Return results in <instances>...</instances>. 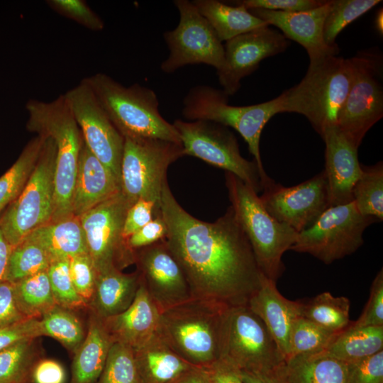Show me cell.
<instances>
[{"label": "cell", "instance_id": "1", "mask_svg": "<svg viewBox=\"0 0 383 383\" xmlns=\"http://www.w3.org/2000/svg\"><path fill=\"white\" fill-rule=\"evenodd\" d=\"M160 210L167 229L165 241L192 298L229 307L248 304L262 274L231 206L214 222L201 221L178 203L166 180Z\"/></svg>", "mask_w": 383, "mask_h": 383}, {"label": "cell", "instance_id": "2", "mask_svg": "<svg viewBox=\"0 0 383 383\" xmlns=\"http://www.w3.org/2000/svg\"><path fill=\"white\" fill-rule=\"evenodd\" d=\"M229 308L192 298L161 312L156 333L184 360L207 367L222 357Z\"/></svg>", "mask_w": 383, "mask_h": 383}, {"label": "cell", "instance_id": "3", "mask_svg": "<svg viewBox=\"0 0 383 383\" xmlns=\"http://www.w3.org/2000/svg\"><path fill=\"white\" fill-rule=\"evenodd\" d=\"M353 77V57L330 55L310 61L301 82L277 96L280 113L303 115L321 135L326 128L336 125Z\"/></svg>", "mask_w": 383, "mask_h": 383}, {"label": "cell", "instance_id": "4", "mask_svg": "<svg viewBox=\"0 0 383 383\" xmlns=\"http://www.w3.org/2000/svg\"><path fill=\"white\" fill-rule=\"evenodd\" d=\"M26 128L50 137L56 148L54 174V211L51 221L67 218L72 202L79 155L84 143L81 131L63 96L49 101L30 99L26 104Z\"/></svg>", "mask_w": 383, "mask_h": 383}, {"label": "cell", "instance_id": "5", "mask_svg": "<svg viewBox=\"0 0 383 383\" xmlns=\"http://www.w3.org/2000/svg\"><path fill=\"white\" fill-rule=\"evenodd\" d=\"M84 80L124 138H157L181 144L173 124L160 114L152 89L139 84L125 87L104 73Z\"/></svg>", "mask_w": 383, "mask_h": 383}, {"label": "cell", "instance_id": "6", "mask_svg": "<svg viewBox=\"0 0 383 383\" xmlns=\"http://www.w3.org/2000/svg\"><path fill=\"white\" fill-rule=\"evenodd\" d=\"M231 206L245 233L263 275L277 282L284 270L282 258L298 233L272 217L257 194L234 174L226 172Z\"/></svg>", "mask_w": 383, "mask_h": 383}, {"label": "cell", "instance_id": "7", "mask_svg": "<svg viewBox=\"0 0 383 383\" xmlns=\"http://www.w3.org/2000/svg\"><path fill=\"white\" fill-rule=\"evenodd\" d=\"M228 96L211 86L190 89L183 100L182 115L189 121L215 122L238 131L248 144L260 173L262 189L273 181L266 173L260 155V140L265 126L280 113L278 97L248 106L228 104Z\"/></svg>", "mask_w": 383, "mask_h": 383}, {"label": "cell", "instance_id": "8", "mask_svg": "<svg viewBox=\"0 0 383 383\" xmlns=\"http://www.w3.org/2000/svg\"><path fill=\"white\" fill-rule=\"evenodd\" d=\"M44 137L38 161L23 189L0 216V229L12 248L52 218L56 148L52 138Z\"/></svg>", "mask_w": 383, "mask_h": 383}, {"label": "cell", "instance_id": "9", "mask_svg": "<svg viewBox=\"0 0 383 383\" xmlns=\"http://www.w3.org/2000/svg\"><path fill=\"white\" fill-rule=\"evenodd\" d=\"M124 139L121 192L133 204L143 199L160 205L169 166L184 156L182 144L157 138Z\"/></svg>", "mask_w": 383, "mask_h": 383}, {"label": "cell", "instance_id": "10", "mask_svg": "<svg viewBox=\"0 0 383 383\" xmlns=\"http://www.w3.org/2000/svg\"><path fill=\"white\" fill-rule=\"evenodd\" d=\"M377 221L362 215L353 201L330 206L312 226L298 233L290 250L310 254L329 265L357 250L364 243L365 230Z\"/></svg>", "mask_w": 383, "mask_h": 383}, {"label": "cell", "instance_id": "11", "mask_svg": "<svg viewBox=\"0 0 383 383\" xmlns=\"http://www.w3.org/2000/svg\"><path fill=\"white\" fill-rule=\"evenodd\" d=\"M172 124L179 135L184 155L199 158L234 174L257 194L262 191L256 162L241 155L238 140L228 127L204 120L177 119Z\"/></svg>", "mask_w": 383, "mask_h": 383}, {"label": "cell", "instance_id": "12", "mask_svg": "<svg viewBox=\"0 0 383 383\" xmlns=\"http://www.w3.org/2000/svg\"><path fill=\"white\" fill-rule=\"evenodd\" d=\"M132 204L120 192L79 217L96 274L122 271L135 263V252L123 236L126 215Z\"/></svg>", "mask_w": 383, "mask_h": 383}, {"label": "cell", "instance_id": "13", "mask_svg": "<svg viewBox=\"0 0 383 383\" xmlns=\"http://www.w3.org/2000/svg\"><path fill=\"white\" fill-rule=\"evenodd\" d=\"M179 21L177 27L164 33L170 54L160 65L165 73H172L188 65L206 64L218 70L224 60V47L206 19L192 1H174Z\"/></svg>", "mask_w": 383, "mask_h": 383}, {"label": "cell", "instance_id": "14", "mask_svg": "<svg viewBox=\"0 0 383 383\" xmlns=\"http://www.w3.org/2000/svg\"><path fill=\"white\" fill-rule=\"evenodd\" d=\"M353 58L354 77L338 113L336 126L358 147L367 132L383 116L382 59L374 52Z\"/></svg>", "mask_w": 383, "mask_h": 383}, {"label": "cell", "instance_id": "15", "mask_svg": "<svg viewBox=\"0 0 383 383\" xmlns=\"http://www.w3.org/2000/svg\"><path fill=\"white\" fill-rule=\"evenodd\" d=\"M222 356L245 371L271 369L286 362L267 328L248 304L228 309Z\"/></svg>", "mask_w": 383, "mask_h": 383}, {"label": "cell", "instance_id": "16", "mask_svg": "<svg viewBox=\"0 0 383 383\" xmlns=\"http://www.w3.org/2000/svg\"><path fill=\"white\" fill-rule=\"evenodd\" d=\"M63 96L81 131L84 143L121 184L124 137L111 122L84 79Z\"/></svg>", "mask_w": 383, "mask_h": 383}, {"label": "cell", "instance_id": "17", "mask_svg": "<svg viewBox=\"0 0 383 383\" xmlns=\"http://www.w3.org/2000/svg\"><path fill=\"white\" fill-rule=\"evenodd\" d=\"M262 192L259 197L266 211L298 233L312 226L329 207L323 171L289 187L273 181L265 186Z\"/></svg>", "mask_w": 383, "mask_h": 383}, {"label": "cell", "instance_id": "18", "mask_svg": "<svg viewBox=\"0 0 383 383\" xmlns=\"http://www.w3.org/2000/svg\"><path fill=\"white\" fill-rule=\"evenodd\" d=\"M289 45L288 39L270 26L226 41L223 63L216 70L222 90L228 96L235 94L241 79L255 72L261 61L284 52Z\"/></svg>", "mask_w": 383, "mask_h": 383}, {"label": "cell", "instance_id": "19", "mask_svg": "<svg viewBox=\"0 0 383 383\" xmlns=\"http://www.w3.org/2000/svg\"><path fill=\"white\" fill-rule=\"evenodd\" d=\"M135 263L142 283L161 312L192 298L184 272L165 239L135 250Z\"/></svg>", "mask_w": 383, "mask_h": 383}, {"label": "cell", "instance_id": "20", "mask_svg": "<svg viewBox=\"0 0 383 383\" xmlns=\"http://www.w3.org/2000/svg\"><path fill=\"white\" fill-rule=\"evenodd\" d=\"M321 136L326 145L323 172L329 207L348 204L353 201V189L362 172L359 147L336 125L326 128Z\"/></svg>", "mask_w": 383, "mask_h": 383}, {"label": "cell", "instance_id": "21", "mask_svg": "<svg viewBox=\"0 0 383 383\" xmlns=\"http://www.w3.org/2000/svg\"><path fill=\"white\" fill-rule=\"evenodd\" d=\"M331 0L320 6L304 11L284 12L266 9H250L252 14L279 28L287 39L294 40L307 52L310 61L326 55H337L339 48L328 46L323 29Z\"/></svg>", "mask_w": 383, "mask_h": 383}, {"label": "cell", "instance_id": "22", "mask_svg": "<svg viewBox=\"0 0 383 383\" xmlns=\"http://www.w3.org/2000/svg\"><path fill=\"white\" fill-rule=\"evenodd\" d=\"M249 308L263 321L285 361L290 357V334L293 323L302 316L303 301L283 296L276 282L262 274L257 292L248 302Z\"/></svg>", "mask_w": 383, "mask_h": 383}, {"label": "cell", "instance_id": "23", "mask_svg": "<svg viewBox=\"0 0 383 383\" xmlns=\"http://www.w3.org/2000/svg\"><path fill=\"white\" fill-rule=\"evenodd\" d=\"M161 311L140 280L135 297L121 313L102 318L114 343L135 349L156 333Z\"/></svg>", "mask_w": 383, "mask_h": 383}, {"label": "cell", "instance_id": "24", "mask_svg": "<svg viewBox=\"0 0 383 383\" xmlns=\"http://www.w3.org/2000/svg\"><path fill=\"white\" fill-rule=\"evenodd\" d=\"M120 192L121 184L114 175L83 143L72 202V214L79 217Z\"/></svg>", "mask_w": 383, "mask_h": 383}, {"label": "cell", "instance_id": "25", "mask_svg": "<svg viewBox=\"0 0 383 383\" xmlns=\"http://www.w3.org/2000/svg\"><path fill=\"white\" fill-rule=\"evenodd\" d=\"M113 343L102 318L89 311L86 336L73 355L69 383H96Z\"/></svg>", "mask_w": 383, "mask_h": 383}, {"label": "cell", "instance_id": "26", "mask_svg": "<svg viewBox=\"0 0 383 383\" xmlns=\"http://www.w3.org/2000/svg\"><path fill=\"white\" fill-rule=\"evenodd\" d=\"M133 352L139 383H171L194 365L176 353L157 333Z\"/></svg>", "mask_w": 383, "mask_h": 383}, {"label": "cell", "instance_id": "27", "mask_svg": "<svg viewBox=\"0 0 383 383\" xmlns=\"http://www.w3.org/2000/svg\"><path fill=\"white\" fill-rule=\"evenodd\" d=\"M140 284L138 271L126 274L111 270L96 274L95 290L88 310L101 318L122 313L133 301Z\"/></svg>", "mask_w": 383, "mask_h": 383}, {"label": "cell", "instance_id": "28", "mask_svg": "<svg viewBox=\"0 0 383 383\" xmlns=\"http://www.w3.org/2000/svg\"><path fill=\"white\" fill-rule=\"evenodd\" d=\"M27 237L45 250L51 262L60 259L70 260L76 255L88 253L79 218L74 215L50 221Z\"/></svg>", "mask_w": 383, "mask_h": 383}, {"label": "cell", "instance_id": "29", "mask_svg": "<svg viewBox=\"0 0 383 383\" xmlns=\"http://www.w3.org/2000/svg\"><path fill=\"white\" fill-rule=\"evenodd\" d=\"M192 3L221 42L269 26L241 5L231 6L217 0H194Z\"/></svg>", "mask_w": 383, "mask_h": 383}, {"label": "cell", "instance_id": "30", "mask_svg": "<svg viewBox=\"0 0 383 383\" xmlns=\"http://www.w3.org/2000/svg\"><path fill=\"white\" fill-rule=\"evenodd\" d=\"M285 370L289 383H349L350 365L326 351L292 357Z\"/></svg>", "mask_w": 383, "mask_h": 383}, {"label": "cell", "instance_id": "31", "mask_svg": "<svg viewBox=\"0 0 383 383\" xmlns=\"http://www.w3.org/2000/svg\"><path fill=\"white\" fill-rule=\"evenodd\" d=\"M383 350V326H348L325 350L331 356L353 364Z\"/></svg>", "mask_w": 383, "mask_h": 383}, {"label": "cell", "instance_id": "32", "mask_svg": "<svg viewBox=\"0 0 383 383\" xmlns=\"http://www.w3.org/2000/svg\"><path fill=\"white\" fill-rule=\"evenodd\" d=\"M45 137L37 135L25 146L13 165L0 177V216L21 194L40 155Z\"/></svg>", "mask_w": 383, "mask_h": 383}, {"label": "cell", "instance_id": "33", "mask_svg": "<svg viewBox=\"0 0 383 383\" xmlns=\"http://www.w3.org/2000/svg\"><path fill=\"white\" fill-rule=\"evenodd\" d=\"M42 357L37 338L0 350V383H32L34 367Z\"/></svg>", "mask_w": 383, "mask_h": 383}, {"label": "cell", "instance_id": "34", "mask_svg": "<svg viewBox=\"0 0 383 383\" xmlns=\"http://www.w3.org/2000/svg\"><path fill=\"white\" fill-rule=\"evenodd\" d=\"M13 289L17 307L26 318L39 319L57 304L48 271L14 283Z\"/></svg>", "mask_w": 383, "mask_h": 383}, {"label": "cell", "instance_id": "35", "mask_svg": "<svg viewBox=\"0 0 383 383\" xmlns=\"http://www.w3.org/2000/svg\"><path fill=\"white\" fill-rule=\"evenodd\" d=\"M42 336L51 337L74 354L87 331L74 311L56 304L39 318Z\"/></svg>", "mask_w": 383, "mask_h": 383}, {"label": "cell", "instance_id": "36", "mask_svg": "<svg viewBox=\"0 0 383 383\" xmlns=\"http://www.w3.org/2000/svg\"><path fill=\"white\" fill-rule=\"evenodd\" d=\"M350 306L347 297L334 296L326 292L307 302L303 301L302 316L328 331L340 333L351 323Z\"/></svg>", "mask_w": 383, "mask_h": 383}, {"label": "cell", "instance_id": "37", "mask_svg": "<svg viewBox=\"0 0 383 383\" xmlns=\"http://www.w3.org/2000/svg\"><path fill=\"white\" fill-rule=\"evenodd\" d=\"M362 172L353 189V201L363 216L383 219V164L362 165Z\"/></svg>", "mask_w": 383, "mask_h": 383}, {"label": "cell", "instance_id": "38", "mask_svg": "<svg viewBox=\"0 0 383 383\" xmlns=\"http://www.w3.org/2000/svg\"><path fill=\"white\" fill-rule=\"evenodd\" d=\"M50 262L45 250L38 243L26 237L12 248L4 280L16 283L28 277L48 271Z\"/></svg>", "mask_w": 383, "mask_h": 383}, {"label": "cell", "instance_id": "39", "mask_svg": "<svg viewBox=\"0 0 383 383\" xmlns=\"http://www.w3.org/2000/svg\"><path fill=\"white\" fill-rule=\"evenodd\" d=\"M300 316L293 323L290 334V357L325 351L337 335Z\"/></svg>", "mask_w": 383, "mask_h": 383}, {"label": "cell", "instance_id": "40", "mask_svg": "<svg viewBox=\"0 0 383 383\" xmlns=\"http://www.w3.org/2000/svg\"><path fill=\"white\" fill-rule=\"evenodd\" d=\"M380 2V0H331L323 29L326 44L329 47L338 46L335 39L338 34Z\"/></svg>", "mask_w": 383, "mask_h": 383}, {"label": "cell", "instance_id": "41", "mask_svg": "<svg viewBox=\"0 0 383 383\" xmlns=\"http://www.w3.org/2000/svg\"><path fill=\"white\" fill-rule=\"evenodd\" d=\"M96 383H139L133 349L113 343Z\"/></svg>", "mask_w": 383, "mask_h": 383}, {"label": "cell", "instance_id": "42", "mask_svg": "<svg viewBox=\"0 0 383 383\" xmlns=\"http://www.w3.org/2000/svg\"><path fill=\"white\" fill-rule=\"evenodd\" d=\"M48 274L56 304L60 306L77 311L88 309L87 304L76 291L72 283L69 259H60L50 262Z\"/></svg>", "mask_w": 383, "mask_h": 383}, {"label": "cell", "instance_id": "43", "mask_svg": "<svg viewBox=\"0 0 383 383\" xmlns=\"http://www.w3.org/2000/svg\"><path fill=\"white\" fill-rule=\"evenodd\" d=\"M46 2L56 13L89 30L100 31L104 28L102 19L84 0H48Z\"/></svg>", "mask_w": 383, "mask_h": 383}, {"label": "cell", "instance_id": "44", "mask_svg": "<svg viewBox=\"0 0 383 383\" xmlns=\"http://www.w3.org/2000/svg\"><path fill=\"white\" fill-rule=\"evenodd\" d=\"M70 277L78 294L89 306L94 290L96 272L88 255L82 254L69 260Z\"/></svg>", "mask_w": 383, "mask_h": 383}, {"label": "cell", "instance_id": "45", "mask_svg": "<svg viewBox=\"0 0 383 383\" xmlns=\"http://www.w3.org/2000/svg\"><path fill=\"white\" fill-rule=\"evenodd\" d=\"M350 327L383 326V270L375 276L370 292L369 299L359 318L351 322Z\"/></svg>", "mask_w": 383, "mask_h": 383}, {"label": "cell", "instance_id": "46", "mask_svg": "<svg viewBox=\"0 0 383 383\" xmlns=\"http://www.w3.org/2000/svg\"><path fill=\"white\" fill-rule=\"evenodd\" d=\"M160 213V205L143 199H138L128 209L123 224V236L127 240L135 232L150 222Z\"/></svg>", "mask_w": 383, "mask_h": 383}, {"label": "cell", "instance_id": "47", "mask_svg": "<svg viewBox=\"0 0 383 383\" xmlns=\"http://www.w3.org/2000/svg\"><path fill=\"white\" fill-rule=\"evenodd\" d=\"M349 365V383H383V350Z\"/></svg>", "mask_w": 383, "mask_h": 383}, {"label": "cell", "instance_id": "48", "mask_svg": "<svg viewBox=\"0 0 383 383\" xmlns=\"http://www.w3.org/2000/svg\"><path fill=\"white\" fill-rule=\"evenodd\" d=\"M40 336L39 319L27 318L11 325L0 326V350L20 341Z\"/></svg>", "mask_w": 383, "mask_h": 383}, {"label": "cell", "instance_id": "49", "mask_svg": "<svg viewBox=\"0 0 383 383\" xmlns=\"http://www.w3.org/2000/svg\"><path fill=\"white\" fill-rule=\"evenodd\" d=\"M323 0H243L235 4L241 5L246 9H266L284 12L304 11L321 6Z\"/></svg>", "mask_w": 383, "mask_h": 383}, {"label": "cell", "instance_id": "50", "mask_svg": "<svg viewBox=\"0 0 383 383\" xmlns=\"http://www.w3.org/2000/svg\"><path fill=\"white\" fill-rule=\"evenodd\" d=\"M167 233V226L160 210V213L150 222L128 238L127 245L135 252L165 240Z\"/></svg>", "mask_w": 383, "mask_h": 383}, {"label": "cell", "instance_id": "51", "mask_svg": "<svg viewBox=\"0 0 383 383\" xmlns=\"http://www.w3.org/2000/svg\"><path fill=\"white\" fill-rule=\"evenodd\" d=\"M27 319L17 307L13 284L7 281L0 282V326L11 325Z\"/></svg>", "mask_w": 383, "mask_h": 383}, {"label": "cell", "instance_id": "52", "mask_svg": "<svg viewBox=\"0 0 383 383\" xmlns=\"http://www.w3.org/2000/svg\"><path fill=\"white\" fill-rule=\"evenodd\" d=\"M66 373L62 365L50 358H40L32 373V383H65Z\"/></svg>", "mask_w": 383, "mask_h": 383}, {"label": "cell", "instance_id": "53", "mask_svg": "<svg viewBox=\"0 0 383 383\" xmlns=\"http://www.w3.org/2000/svg\"><path fill=\"white\" fill-rule=\"evenodd\" d=\"M206 367L210 383H243L240 369L224 356Z\"/></svg>", "mask_w": 383, "mask_h": 383}, {"label": "cell", "instance_id": "54", "mask_svg": "<svg viewBox=\"0 0 383 383\" xmlns=\"http://www.w3.org/2000/svg\"><path fill=\"white\" fill-rule=\"evenodd\" d=\"M286 362L277 367L257 371L241 370L243 383H289L285 370Z\"/></svg>", "mask_w": 383, "mask_h": 383}, {"label": "cell", "instance_id": "55", "mask_svg": "<svg viewBox=\"0 0 383 383\" xmlns=\"http://www.w3.org/2000/svg\"><path fill=\"white\" fill-rule=\"evenodd\" d=\"M171 383H210V379L206 367L194 365Z\"/></svg>", "mask_w": 383, "mask_h": 383}, {"label": "cell", "instance_id": "56", "mask_svg": "<svg viewBox=\"0 0 383 383\" xmlns=\"http://www.w3.org/2000/svg\"><path fill=\"white\" fill-rule=\"evenodd\" d=\"M12 249L0 229V282L4 280L8 259Z\"/></svg>", "mask_w": 383, "mask_h": 383}, {"label": "cell", "instance_id": "57", "mask_svg": "<svg viewBox=\"0 0 383 383\" xmlns=\"http://www.w3.org/2000/svg\"><path fill=\"white\" fill-rule=\"evenodd\" d=\"M375 26L377 30L379 33H382V9L379 10L377 13V15L375 18Z\"/></svg>", "mask_w": 383, "mask_h": 383}]
</instances>
